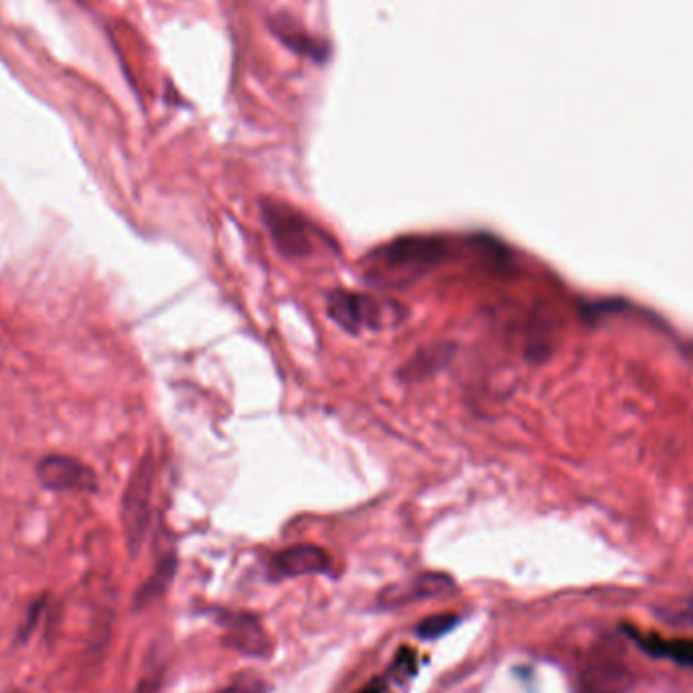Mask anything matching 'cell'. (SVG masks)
Listing matches in <instances>:
<instances>
[{"label":"cell","instance_id":"8","mask_svg":"<svg viewBox=\"0 0 693 693\" xmlns=\"http://www.w3.org/2000/svg\"><path fill=\"white\" fill-rule=\"evenodd\" d=\"M272 572L278 578H298L331 572V558L325 550L311 544H300L278 552L272 560Z\"/></svg>","mask_w":693,"mask_h":693},{"label":"cell","instance_id":"4","mask_svg":"<svg viewBox=\"0 0 693 693\" xmlns=\"http://www.w3.org/2000/svg\"><path fill=\"white\" fill-rule=\"evenodd\" d=\"M154 489V456L148 452L138 462L122 499V525L126 546L132 556H138L148 533Z\"/></svg>","mask_w":693,"mask_h":693},{"label":"cell","instance_id":"3","mask_svg":"<svg viewBox=\"0 0 693 693\" xmlns=\"http://www.w3.org/2000/svg\"><path fill=\"white\" fill-rule=\"evenodd\" d=\"M327 315L349 335L361 331H379L388 323H398L400 315L396 304H385L373 296L351 292V290H333L327 296Z\"/></svg>","mask_w":693,"mask_h":693},{"label":"cell","instance_id":"11","mask_svg":"<svg viewBox=\"0 0 693 693\" xmlns=\"http://www.w3.org/2000/svg\"><path fill=\"white\" fill-rule=\"evenodd\" d=\"M454 345H450V343H442V345H432V347H428V349H422L416 357H412L408 363H406V367L402 369V377L404 379H424V377H428V375H434L436 371H440L450 359H452V355H454Z\"/></svg>","mask_w":693,"mask_h":693},{"label":"cell","instance_id":"7","mask_svg":"<svg viewBox=\"0 0 693 693\" xmlns=\"http://www.w3.org/2000/svg\"><path fill=\"white\" fill-rule=\"evenodd\" d=\"M450 590H454V580L450 576L440 574V572H428V574H420L408 582L388 586L379 594V604L394 608V606H404L410 602H420V600L444 596Z\"/></svg>","mask_w":693,"mask_h":693},{"label":"cell","instance_id":"9","mask_svg":"<svg viewBox=\"0 0 693 693\" xmlns=\"http://www.w3.org/2000/svg\"><path fill=\"white\" fill-rule=\"evenodd\" d=\"M270 29L274 33V37L286 45L290 51L298 53L300 57H308L317 61L319 65L327 63L331 57V47L329 43L308 35L302 27H298L296 21H292L286 15H278L274 19H270Z\"/></svg>","mask_w":693,"mask_h":693},{"label":"cell","instance_id":"5","mask_svg":"<svg viewBox=\"0 0 693 693\" xmlns=\"http://www.w3.org/2000/svg\"><path fill=\"white\" fill-rule=\"evenodd\" d=\"M633 671L616 645H598L580 673V693H631Z\"/></svg>","mask_w":693,"mask_h":693},{"label":"cell","instance_id":"14","mask_svg":"<svg viewBox=\"0 0 693 693\" xmlns=\"http://www.w3.org/2000/svg\"><path fill=\"white\" fill-rule=\"evenodd\" d=\"M173 570H175V562L173 560H165L159 570L154 572V576L150 578V582L144 586L142 594H140V600H150L152 596H157L159 592L165 590V586L171 582V576H173Z\"/></svg>","mask_w":693,"mask_h":693},{"label":"cell","instance_id":"16","mask_svg":"<svg viewBox=\"0 0 693 693\" xmlns=\"http://www.w3.org/2000/svg\"><path fill=\"white\" fill-rule=\"evenodd\" d=\"M462 693H475V691H462Z\"/></svg>","mask_w":693,"mask_h":693},{"label":"cell","instance_id":"1","mask_svg":"<svg viewBox=\"0 0 693 693\" xmlns=\"http://www.w3.org/2000/svg\"><path fill=\"white\" fill-rule=\"evenodd\" d=\"M450 256L452 248L440 236H402L367 254L361 268L371 284L404 286L426 276Z\"/></svg>","mask_w":693,"mask_h":693},{"label":"cell","instance_id":"6","mask_svg":"<svg viewBox=\"0 0 693 693\" xmlns=\"http://www.w3.org/2000/svg\"><path fill=\"white\" fill-rule=\"evenodd\" d=\"M37 477L45 489L51 491H75V493H92L98 487L96 473L84 465L82 460L63 454L45 456L39 467Z\"/></svg>","mask_w":693,"mask_h":693},{"label":"cell","instance_id":"12","mask_svg":"<svg viewBox=\"0 0 693 693\" xmlns=\"http://www.w3.org/2000/svg\"><path fill=\"white\" fill-rule=\"evenodd\" d=\"M637 643L653 657L671 659L679 665H693V641H663L657 637L635 635Z\"/></svg>","mask_w":693,"mask_h":693},{"label":"cell","instance_id":"2","mask_svg":"<svg viewBox=\"0 0 693 693\" xmlns=\"http://www.w3.org/2000/svg\"><path fill=\"white\" fill-rule=\"evenodd\" d=\"M264 223L274 246L286 258H308L315 256L317 250L331 246L329 238L315 223L284 203H264Z\"/></svg>","mask_w":693,"mask_h":693},{"label":"cell","instance_id":"13","mask_svg":"<svg viewBox=\"0 0 693 693\" xmlns=\"http://www.w3.org/2000/svg\"><path fill=\"white\" fill-rule=\"evenodd\" d=\"M458 625V616L454 614H434L424 619L418 627H416V635L420 639H438L442 635H446L448 631H452Z\"/></svg>","mask_w":693,"mask_h":693},{"label":"cell","instance_id":"10","mask_svg":"<svg viewBox=\"0 0 693 693\" xmlns=\"http://www.w3.org/2000/svg\"><path fill=\"white\" fill-rule=\"evenodd\" d=\"M227 643L250 657H264L268 653V637L252 614H227L223 623Z\"/></svg>","mask_w":693,"mask_h":693},{"label":"cell","instance_id":"15","mask_svg":"<svg viewBox=\"0 0 693 693\" xmlns=\"http://www.w3.org/2000/svg\"><path fill=\"white\" fill-rule=\"evenodd\" d=\"M268 683L258 677V675H244L240 679H236L234 683H229L225 689H221L219 693H268Z\"/></svg>","mask_w":693,"mask_h":693}]
</instances>
